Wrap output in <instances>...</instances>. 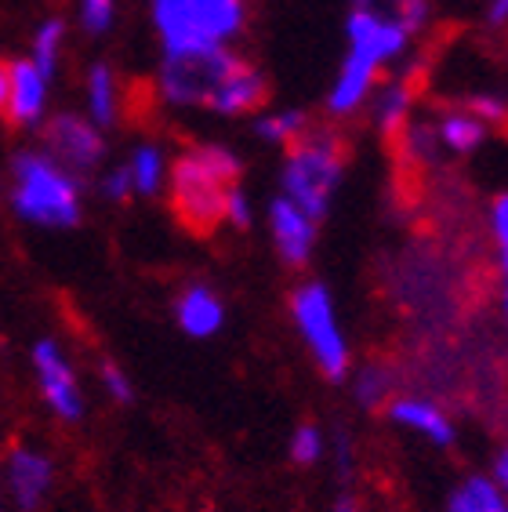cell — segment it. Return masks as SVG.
I'll return each instance as SVG.
<instances>
[{"instance_id": "obj_1", "label": "cell", "mask_w": 508, "mask_h": 512, "mask_svg": "<svg viewBox=\"0 0 508 512\" xmlns=\"http://www.w3.org/2000/svg\"><path fill=\"white\" fill-rule=\"evenodd\" d=\"M244 160L229 146L218 142H196L182 149L167 164V197L171 211L189 233H215L225 226V197L229 189L240 186Z\"/></svg>"}, {"instance_id": "obj_2", "label": "cell", "mask_w": 508, "mask_h": 512, "mask_svg": "<svg viewBox=\"0 0 508 512\" xmlns=\"http://www.w3.org/2000/svg\"><path fill=\"white\" fill-rule=\"evenodd\" d=\"M11 211L40 229H73L84 218L80 178L44 149H22L11 160Z\"/></svg>"}, {"instance_id": "obj_3", "label": "cell", "mask_w": 508, "mask_h": 512, "mask_svg": "<svg viewBox=\"0 0 508 512\" xmlns=\"http://www.w3.org/2000/svg\"><path fill=\"white\" fill-rule=\"evenodd\" d=\"M345 178V142L331 128H309L291 142L280 168V197L298 204L309 218L323 222Z\"/></svg>"}, {"instance_id": "obj_4", "label": "cell", "mask_w": 508, "mask_h": 512, "mask_svg": "<svg viewBox=\"0 0 508 512\" xmlns=\"http://www.w3.org/2000/svg\"><path fill=\"white\" fill-rule=\"evenodd\" d=\"M164 55L233 48L247 30V0H149Z\"/></svg>"}, {"instance_id": "obj_5", "label": "cell", "mask_w": 508, "mask_h": 512, "mask_svg": "<svg viewBox=\"0 0 508 512\" xmlns=\"http://www.w3.org/2000/svg\"><path fill=\"white\" fill-rule=\"evenodd\" d=\"M291 320L294 331L302 335L305 349H309L316 371L331 385H342L352 371V349L342 320H338L331 287L323 280H302L291 291Z\"/></svg>"}, {"instance_id": "obj_6", "label": "cell", "mask_w": 508, "mask_h": 512, "mask_svg": "<svg viewBox=\"0 0 508 512\" xmlns=\"http://www.w3.org/2000/svg\"><path fill=\"white\" fill-rule=\"evenodd\" d=\"M240 62L233 48L164 55L157 69V95L171 109H211L222 80Z\"/></svg>"}, {"instance_id": "obj_7", "label": "cell", "mask_w": 508, "mask_h": 512, "mask_svg": "<svg viewBox=\"0 0 508 512\" xmlns=\"http://www.w3.org/2000/svg\"><path fill=\"white\" fill-rule=\"evenodd\" d=\"M411 33L392 19L389 11L371 8V4H352L345 19V51L360 55L371 66L389 69L411 51Z\"/></svg>"}, {"instance_id": "obj_8", "label": "cell", "mask_w": 508, "mask_h": 512, "mask_svg": "<svg viewBox=\"0 0 508 512\" xmlns=\"http://www.w3.org/2000/svg\"><path fill=\"white\" fill-rule=\"evenodd\" d=\"M44 153L69 175H88L106 160V138L84 113H55L44 117Z\"/></svg>"}, {"instance_id": "obj_9", "label": "cell", "mask_w": 508, "mask_h": 512, "mask_svg": "<svg viewBox=\"0 0 508 512\" xmlns=\"http://www.w3.org/2000/svg\"><path fill=\"white\" fill-rule=\"evenodd\" d=\"M30 364L33 375H37V389L44 396L48 411L59 418V422H80L84 418V389H80V378L69 364V356L62 353V345L55 338H37L30 349Z\"/></svg>"}, {"instance_id": "obj_10", "label": "cell", "mask_w": 508, "mask_h": 512, "mask_svg": "<svg viewBox=\"0 0 508 512\" xmlns=\"http://www.w3.org/2000/svg\"><path fill=\"white\" fill-rule=\"evenodd\" d=\"M385 418L403 433L418 436L421 444L436 447V451H447V447L458 444V425L447 414V407L425 393H396L385 404Z\"/></svg>"}, {"instance_id": "obj_11", "label": "cell", "mask_w": 508, "mask_h": 512, "mask_svg": "<svg viewBox=\"0 0 508 512\" xmlns=\"http://www.w3.org/2000/svg\"><path fill=\"white\" fill-rule=\"evenodd\" d=\"M265 222H269V240H273L276 258H280L287 269L309 266V258H313V251H316V240H320V222L305 215L302 207L291 204L287 197H280V193L265 207Z\"/></svg>"}, {"instance_id": "obj_12", "label": "cell", "mask_w": 508, "mask_h": 512, "mask_svg": "<svg viewBox=\"0 0 508 512\" xmlns=\"http://www.w3.org/2000/svg\"><path fill=\"white\" fill-rule=\"evenodd\" d=\"M8 494L19 512H37L55 483V465L40 447L19 444L8 451Z\"/></svg>"}, {"instance_id": "obj_13", "label": "cell", "mask_w": 508, "mask_h": 512, "mask_svg": "<svg viewBox=\"0 0 508 512\" xmlns=\"http://www.w3.org/2000/svg\"><path fill=\"white\" fill-rule=\"evenodd\" d=\"M48 91L51 80L33 66L30 59H19L8 66V120L15 128H40L48 117Z\"/></svg>"}, {"instance_id": "obj_14", "label": "cell", "mask_w": 508, "mask_h": 512, "mask_svg": "<svg viewBox=\"0 0 508 512\" xmlns=\"http://www.w3.org/2000/svg\"><path fill=\"white\" fill-rule=\"evenodd\" d=\"M381 80V69L371 66L367 59H360V55H349L345 51L342 66H338V73H334V84L331 91H327V117L331 120H349L356 117L360 109H367V102H371L374 88H378Z\"/></svg>"}, {"instance_id": "obj_15", "label": "cell", "mask_w": 508, "mask_h": 512, "mask_svg": "<svg viewBox=\"0 0 508 512\" xmlns=\"http://www.w3.org/2000/svg\"><path fill=\"white\" fill-rule=\"evenodd\" d=\"M265 99H269V80L254 62H247L240 55V62L222 80V88H218L207 113H215V117H247V113H258L265 106Z\"/></svg>"}, {"instance_id": "obj_16", "label": "cell", "mask_w": 508, "mask_h": 512, "mask_svg": "<svg viewBox=\"0 0 508 512\" xmlns=\"http://www.w3.org/2000/svg\"><path fill=\"white\" fill-rule=\"evenodd\" d=\"M175 324L189 338H215L225 327V302L218 298L215 287L189 284L175 298Z\"/></svg>"}, {"instance_id": "obj_17", "label": "cell", "mask_w": 508, "mask_h": 512, "mask_svg": "<svg viewBox=\"0 0 508 512\" xmlns=\"http://www.w3.org/2000/svg\"><path fill=\"white\" fill-rule=\"evenodd\" d=\"M371 124L385 138H396L403 131V124L414 117V84L407 77H392L374 88L371 95Z\"/></svg>"}, {"instance_id": "obj_18", "label": "cell", "mask_w": 508, "mask_h": 512, "mask_svg": "<svg viewBox=\"0 0 508 512\" xmlns=\"http://www.w3.org/2000/svg\"><path fill=\"white\" fill-rule=\"evenodd\" d=\"M436 124V138H440V149L447 157H472L479 149L487 146L490 128L476 113H469L465 106H454L447 109L443 117L432 120Z\"/></svg>"}, {"instance_id": "obj_19", "label": "cell", "mask_w": 508, "mask_h": 512, "mask_svg": "<svg viewBox=\"0 0 508 512\" xmlns=\"http://www.w3.org/2000/svg\"><path fill=\"white\" fill-rule=\"evenodd\" d=\"M345 382H349L352 404L360 407V411H385V404L400 393V375H396V367L381 364V360L352 367Z\"/></svg>"}, {"instance_id": "obj_20", "label": "cell", "mask_w": 508, "mask_h": 512, "mask_svg": "<svg viewBox=\"0 0 508 512\" xmlns=\"http://www.w3.org/2000/svg\"><path fill=\"white\" fill-rule=\"evenodd\" d=\"M84 99H88V113L84 117L95 124V128H113L120 113V91H117V73L106 66V62H95L88 69V80H84Z\"/></svg>"}, {"instance_id": "obj_21", "label": "cell", "mask_w": 508, "mask_h": 512, "mask_svg": "<svg viewBox=\"0 0 508 512\" xmlns=\"http://www.w3.org/2000/svg\"><path fill=\"white\" fill-rule=\"evenodd\" d=\"M443 512H508V498L487 473H472L447 494Z\"/></svg>"}, {"instance_id": "obj_22", "label": "cell", "mask_w": 508, "mask_h": 512, "mask_svg": "<svg viewBox=\"0 0 508 512\" xmlns=\"http://www.w3.org/2000/svg\"><path fill=\"white\" fill-rule=\"evenodd\" d=\"M309 128H313L309 113H305V109H294V106L276 109V113H258L254 124H251V131H254L258 142H265V146H280V149H287L291 142H298Z\"/></svg>"}, {"instance_id": "obj_23", "label": "cell", "mask_w": 508, "mask_h": 512, "mask_svg": "<svg viewBox=\"0 0 508 512\" xmlns=\"http://www.w3.org/2000/svg\"><path fill=\"white\" fill-rule=\"evenodd\" d=\"M127 175H131V189L135 197H157L167 182V157L157 142H142L135 146L131 160H127Z\"/></svg>"}, {"instance_id": "obj_24", "label": "cell", "mask_w": 508, "mask_h": 512, "mask_svg": "<svg viewBox=\"0 0 508 512\" xmlns=\"http://www.w3.org/2000/svg\"><path fill=\"white\" fill-rule=\"evenodd\" d=\"M396 138H400L403 157L411 160V164H418V168H429V164H436L443 157L440 138H436V124L429 117H411Z\"/></svg>"}, {"instance_id": "obj_25", "label": "cell", "mask_w": 508, "mask_h": 512, "mask_svg": "<svg viewBox=\"0 0 508 512\" xmlns=\"http://www.w3.org/2000/svg\"><path fill=\"white\" fill-rule=\"evenodd\" d=\"M62 48H66V22L62 19H44L33 30V48H30V62L44 73L48 80H55L59 73V59H62Z\"/></svg>"}, {"instance_id": "obj_26", "label": "cell", "mask_w": 508, "mask_h": 512, "mask_svg": "<svg viewBox=\"0 0 508 512\" xmlns=\"http://www.w3.org/2000/svg\"><path fill=\"white\" fill-rule=\"evenodd\" d=\"M287 454L298 469H313L327 458V433H323L316 422H302L294 425L291 440H287Z\"/></svg>"}, {"instance_id": "obj_27", "label": "cell", "mask_w": 508, "mask_h": 512, "mask_svg": "<svg viewBox=\"0 0 508 512\" xmlns=\"http://www.w3.org/2000/svg\"><path fill=\"white\" fill-rule=\"evenodd\" d=\"M490 237H494V251H498L501 284H508V193H501L490 204Z\"/></svg>"}, {"instance_id": "obj_28", "label": "cell", "mask_w": 508, "mask_h": 512, "mask_svg": "<svg viewBox=\"0 0 508 512\" xmlns=\"http://www.w3.org/2000/svg\"><path fill=\"white\" fill-rule=\"evenodd\" d=\"M80 8V26L95 37L113 30V22H117V0H77Z\"/></svg>"}, {"instance_id": "obj_29", "label": "cell", "mask_w": 508, "mask_h": 512, "mask_svg": "<svg viewBox=\"0 0 508 512\" xmlns=\"http://www.w3.org/2000/svg\"><path fill=\"white\" fill-rule=\"evenodd\" d=\"M461 106L469 109V113H476L487 128H494V124H508V102L501 99V95H494V91H479V95H469V99L461 102Z\"/></svg>"}, {"instance_id": "obj_30", "label": "cell", "mask_w": 508, "mask_h": 512, "mask_svg": "<svg viewBox=\"0 0 508 512\" xmlns=\"http://www.w3.org/2000/svg\"><path fill=\"white\" fill-rule=\"evenodd\" d=\"M225 226L240 229V233H247V229L254 226V204L244 186H233L229 197H225Z\"/></svg>"}, {"instance_id": "obj_31", "label": "cell", "mask_w": 508, "mask_h": 512, "mask_svg": "<svg viewBox=\"0 0 508 512\" xmlns=\"http://www.w3.org/2000/svg\"><path fill=\"white\" fill-rule=\"evenodd\" d=\"M98 193H102L109 204H124L127 197H135V189H131V175H127V164H117V168L102 171V178H98Z\"/></svg>"}, {"instance_id": "obj_32", "label": "cell", "mask_w": 508, "mask_h": 512, "mask_svg": "<svg viewBox=\"0 0 508 512\" xmlns=\"http://www.w3.org/2000/svg\"><path fill=\"white\" fill-rule=\"evenodd\" d=\"M102 389H106L109 393V400H113V404H131V400H135V385H131V378L124 375V371H120L117 364H102Z\"/></svg>"}, {"instance_id": "obj_33", "label": "cell", "mask_w": 508, "mask_h": 512, "mask_svg": "<svg viewBox=\"0 0 508 512\" xmlns=\"http://www.w3.org/2000/svg\"><path fill=\"white\" fill-rule=\"evenodd\" d=\"M327 454H334V469H338V476H352L356 447H352V436L345 433V429H338L334 440H327Z\"/></svg>"}, {"instance_id": "obj_34", "label": "cell", "mask_w": 508, "mask_h": 512, "mask_svg": "<svg viewBox=\"0 0 508 512\" xmlns=\"http://www.w3.org/2000/svg\"><path fill=\"white\" fill-rule=\"evenodd\" d=\"M490 480L498 483V491L508 498V436H505V444L498 447V454H494V469H490Z\"/></svg>"}, {"instance_id": "obj_35", "label": "cell", "mask_w": 508, "mask_h": 512, "mask_svg": "<svg viewBox=\"0 0 508 512\" xmlns=\"http://www.w3.org/2000/svg\"><path fill=\"white\" fill-rule=\"evenodd\" d=\"M490 30H505L508 26V0H487V11H483Z\"/></svg>"}, {"instance_id": "obj_36", "label": "cell", "mask_w": 508, "mask_h": 512, "mask_svg": "<svg viewBox=\"0 0 508 512\" xmlns=\"http://www.w3.org/2000/svg\"><path fill=\"white\" fill-rule=\"evenodd\" d=\"M334 512H363V505L345 494V498H338V502H334Z\"/></svg>"}, {"instance_id": "obj_37", "label": "cell", "mask_w": 508, "mask_h": 512, "mask_svg": "<svg viewBox=\"0 0 508 512\" xmlns=\"http://www.w3.org/2000/svg\"><path fill=\"white\" fill-rule=\"evenodd\" d=\"M8 102V62H0V109Z\"/></svg>"}, {"instance_id": "obj_38", "label": "cell", "mask_w": 508, "mask_h": 512, "mask_svg": "<svg viewBox=\"0 0 508 512\" xmlns=\"http://www.w3.org/2000/svg\"><path fill=\"white\" fill-rule=\"evenodd\" d=\"M501 320H505V331H508V284H501Z\"/></svg>"}, {"instance_id": "obj_39", "label": "cell", "mask_w": 508, "mask_h": 512, "mask_svg": "<svg viewBox=\"0 0 508 512\" xmlns=\"http://www.w3.org/2000/svg\"><path fill=\"white\" fill-rule=\"evenodd\" d=\"M352 4H371V8H381V11H389L396 0H352Z\"/></svg>"}, {"instance_id": "obj_40", "label": "cell", "mask_w": 508, "mask_h": 512, "mask_svg": "<svg viewBox=\"0 0 508 512\" xmlns=\"http://www.w3.org/2000/svg\"><path fill=\"white\" fill-rule=\"evenodd\" d=\"M0 509H4V505H0Z\"/></svg>"}]
</instances>
